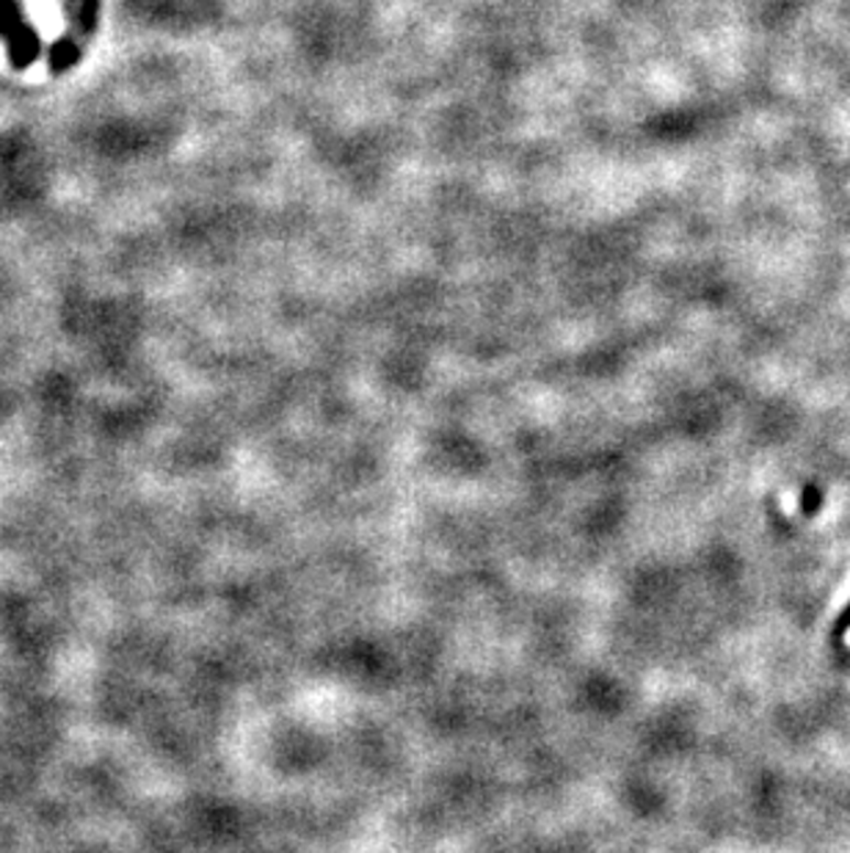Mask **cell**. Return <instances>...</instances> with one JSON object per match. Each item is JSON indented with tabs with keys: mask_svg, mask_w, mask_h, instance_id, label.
Masks as SVG:
<instances>
[{
	"mask_svg": "<svg viewBox=\"0 0 850 853\" xmlns=\"http://www.w3.org/2000/svg\"><path fill=\"white\" fill-rule=\"evenodd\" d=\"M0 36L9 42V58L18 69H25L40 56V36L23 20L18 0H0Z\"/></svg>",
	"mask_w": 850,
	"mask_h": 853,
	"instance_id": "obj_1",
	"label": "cell"
},
{
	"mask_svg": "<svg viewBox=\"0 0 850 853\" xmlns=\"http://www.w3.org/2000/svg\"><path fill=\"white\" fill-rule=\"evenodd\" d=\"M97 18H100V0H80L78 18H75L73 31L67 36H73L75 42H84L97 29Z\"/></svg>",
	"mask_w": 850,
	"mask_h": 853,
	"instance_id": "obj_2",
	"label": "cell"
},
{
	"mask_svg": "<svg viewBox=\"0 0 850 853\" xmlns=\"http://www.w3.org/2000/svg\"><path fill=\"white\" fill-rule=\"evenodd\" d=\"M80 58V42H75L73 36H64L58 45H53L51 51V69L53 73H67L69 67H75Z\"/></svg>",
	"mask_w": 850,
	"mask_h": 853,
	"instance_id": "obj_3",
	"label": "cell"
},
{
	"mask_svg": "<svg viewBox=\"0 0 850 853\" xmlns=\"http://www.w3.org/2000/svg\"><path fill=\"white\" fill-rule=\"evenodd\" d=\"M64 9H67V18H69V25L75 23V18H78V9H80V0H64Z\"/></svg>",
	"mask_w": 850,
	"mask_h": 853,
	"instance_id": "obj_4",
	"label": "cell"
},
{
	"mask_svg": "<svg viewBox=\"0 0 850 853\" xmlns=\"http://www.w3.org/2000/svg\"><path fill=\"white\" fill-rule=\"evenodd\" d=\"M844 627H850V605H848V608H844V613H842V619H839V624H837V633H839V635H842V633H844Z\"/></svg>",
	"mask_w": 850,
	"mask_h": 853,
	"instance_id": "obj_5",
	"label": "cell"
}]
</instances>
